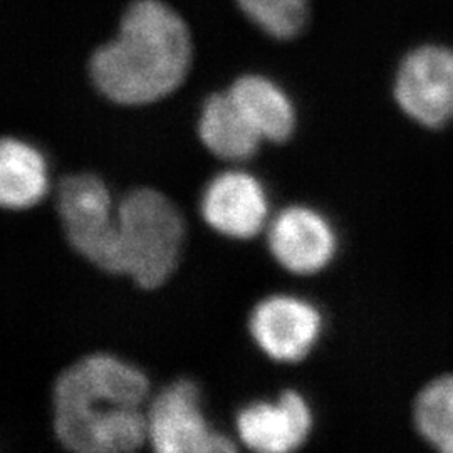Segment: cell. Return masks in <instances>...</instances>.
Returning a JSON list of instances; mask_svg holds the SVG:
<instances>
[{
    "label": "cell",
    "instance_id": "7a4b0ae2",
    "mask_svg": "<svg viewBox=\"0 0 453 453\" xmlns=\"http://www.w3.org/2000/svg\"><path fill=\"white\" fill-rule=\"evenodd\" d=\"M190 63L192 41L183 19L160 0H136L118 35L95 50L89 76L106 99L143 106L179 89Z\"/></svg>",
    "mask_w": 453,
    "mask_h": 453
},
{
    "label": "cell",
    "instance_id": "ba28073f",
    "mask_svg": "<svg viewBox=\"0 0 453 453\" xmlns=\"http://www.w3.org/2000/svg\"><path fill=\"white\" fill-rule=\"evenodd\" d=\"M200 211L211 230L230 239L249 241L265 226L269 203L264 187L254 175L226 170L207 183Z\"/></svg>",
    "mask_w": 453,
    "mask_h": 453
},
{
    "label": "cell",
    "instance_id": "5b68a950",
    "mask_svg": "<svg viewBox=\"0 0 453 453\" xmlns=\"http://www.w3.org/2000/svg\"><path fill=\"white\" fill-rule=\"evenodd\" d=\"M148 440L158 453L235 452L230 438L215 432L200 408L192 380H177L151 400L146 410Z\"/></svg>",
    "mask_w": 453,
    "mask_h": 453
},
{
    "label": "cell",
    "instance_id": "52a82bcc",
    "mask_svg": "<svg viewBox=\"0 0 453 453\" xmlns=\"http://www.w3.org/2000/svg\"><path fill=\"white\" fill-rule=\"evenodd\" d=\"M321 314L308 301L274 294L252 309L249 333L260 351L277 363H297L321 334Z\"/></svg>",
    "mask_w": 453,
    "mask_h": 453
},
{
    "label": "cell",
    "instance_id": "7c38bea8",
    "mask_svg": "<svg viewBox=\"0 0 453 453\" xmlns=\"http://www.w3.org/2000/svg\"><path fill=\"white\" fill-rule=\"evenodd\" d=\"M262 140L284 143L296 130V111L289 96L269 78L245 74L226 89Z\"/></svg>",
    "mask_w": 453,
    "mask_h": 453
},
{
    "label": "cell",
    "instance_id": "3957f363",
    "mask_svg": "<svg viewBox=\"0 0 453 453\" xmlns=\"http://www.w3.org/2000/svg\"><path fill=\"white\" fill-rule=\"evenodd\" d=\"M119 275L145 289H158L179 264L185 222L175 203L148 187L134 188L116 207Z\"/></svg>",
    "mask_w": 453,
    "mask_h": 453
},
{
    "label": "cell",
    "instance_id": "6da1fadb",
    "mask_svg": "<svg viewBox=\"0 0 453 453\" xmlns=\"http://www.w3.org/2000/svg\"><path fill=\"white\" fill-rule=\"evenodd\" d=\"M150 383L143 372L108 353H93L59 372L52 387L56 440L74 453H128L148 440L140 410Z\"/></svg>",
    "mask_w": 453,
    "mask_h": 453
},
{
    "label": "cell",
    "instance_id": "4fadbf2b",
    "mask_svg": "<svg viewBox=\"0 0 453 453\" xmlns=\"http://www.w3.org/2000/svg\"><path fill=\"white\" fill-rule=\"evenodd\" d=\"M44 157L33 145L7 136L0 143V203L9 211L37 205L48 192Z\"/></svg>",
    "mask_w": 453,
    "mask_h": 453
},
{
    "label": "cell",
    "instance_id": "277c9868",
    "mask_svg": "<svg viewBox=\"0 0 453 453\" xmlns=\"http://www.w3.org/2000/svg\"><path fill=\"white\" fill-rule=\"evenodd\" d=\"M56 211L73 250L99 271L119 275L118 226L108 185L88 172L65 175L56 188Z\"/></svg>",
    "mask_w": 453,
    "mask_h": 453
},
{
    "label": "cell",
    "instance_id": "9c48e42d",
    "mask_svg": "<svg viewBox=\"0 0 453 453\" xmlns=\"http://www.w3.org/2000/svg\"><path fill=\"white\" fill-rule=\"evenodd\" d=\"M267 247L275 262L291 274H316L334 257L336 234L319 211L291 205L271 222Z\"/></svg>",
    "mask_w": 453,
    "mask_h": 453
},
{
    "label": "cell",
    "instance_id": "30bf717a",
    "mask_svg": "<svg viewBox=\"0 0 453 453\" xmlns=\"http://www.w3.org/2000/svg\"><path fill=\"white\" fill-rule=\"evenodd\" d=\"M312 415L306 400L286 389L275 402H254L235 417V432L254 452L288 453L299 449L311 434Z\"/></svg>",
    "mask_w": 453,
    "mask_h": 453
},
{
    "label": "cell",
    "instance_id": "5bb4252c",
    "mask_svg": "<svg viewBox=\"0 0 453 453\" xmlns=\"http://www.w3.org/2000/svg\"><path fill=\"white\" fill-rule=\"evenodd\" d=\"M415 423L421 437L440 452L453 453V374L421 389L415 402Z\"/></svg>",
    "mask_w": 453,
    "mask_h": 453
},
{
    "label": "cell",
    "instance_id": "9a60e30c",
    "mask_svg": "<svg viewBox=\"0 0 453 453\" xmlns=\"http://www.w3.org/2000/svg\"><path fill=\"white\" fill-rule=\"evenodd\" d=\"M243 14L275 39H291L308 20V0H237Z\"/></svg>",
    "mask_w": 453,
    "mask_h": 453
},
{
    "label": "cell",
    "instance_id": "8fae6325",
    "mask_svg": "<svg viewBox=\"0 0 453 453\" xmlns=\"http://www.w3.org/2000/svg\"><path fill=\"white\" fill-rule=\"evenodd\" d=\"M196 133L202 145L224 162L250 160L262 142L228 91L213 93L203 101Z\"/></svg>",
    "mask_w": 453,
    "mask_h": 453
},
{
    "label": "cell",
    "instance_id": "8992f818",
    "mask_svg": "<svg viewBox=\"0 0 453 453\" xmlns=\"http://www.w3.org/2000/svg\"><path fill=\"white\" fill-rule=\"evenodd\" d=\"M400 110L426 128L453 119V50L426 44L413 49L396 71L393 86Z\"/></svg>",
    "mask_w": 453,
    "mask_h": 453
}]
</instances>
